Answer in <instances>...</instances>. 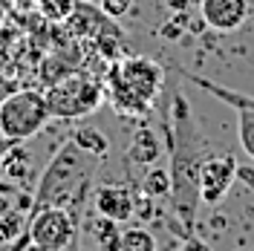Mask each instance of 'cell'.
Wrapping results in <instances>:
<instances>
[{"label": "cell", "mask_w": 254, "mask_h": 251, "mask_svg": "<svg viewBox=\"0 0 254 251\" xmlns=\"http://www.w3.org/2000/svg\"><path fill=\"white\" fill-rule=\"evenodd\" d=\"M168 150H171V205L190 237L199 208V168L205 162V136L193 119L188 98L176 90L171 95V110L165 122Z\"/></svg>", "instance_id": "cell-1"}, {"label": "cell", "mask_w": 254, "mask_h": 251, "mask_svg": "<svg viewBox=\"0 0 254 251\" xmlns=\"http://www.w3.org/2000/svg\"><path fill=\"white\" fill-rule=\"evenodd\" d=\"M98 165H101V156L84 150L78 141L69 136L52 153V159L47 162V168L41 173L35 196H32V205H35L32 211L47 208V205H61L81 222L87 208H90Z\"/></svg>", "instance_id": "cell-2"}, {"label": "cell", "mask_w": 254, "mask_h": 251, "mask_svg": "<svg viewBox=\"0 0 254 251\" xmlns=\"http://www.w3.org/2000/svg\"><path fill=\"white\" fill-rule=\"evenodd\" d=\"M162 84H165V69L144 55H133L110 66L104 93L122 116H144L162 93Z\"/></svg>", "instance_id": "cell-3"}, {"label": "cell", "mask_w": 254, "mask_h": 251, "mask_svg": "<svg viewBox=\"0 0 254 251\" xmlns=\"http://www.w3.org/2000/svg\"><path fill=\"white\" fill-rule=\"evenodd\" d=\"M49 119L52 113H49L47 95L38 90H20L0 104V136H6L15 144L35 139L47 127Z\"/></svg>", "instance_id": "cell-4"}, {"label": "cell", "mask_w": 254, "mask_h": 251, "mask_svg": "<svg viewBox=\"0 0 254 251\" xmlns=\"http://www.w3.org/2000/svg\"><path fill=\"white\" fill-rule=\"evenodd\" d=\"M104 84L87 75H64L47 90V104L55 119H84L101 107Z\"/></svg>", "instance_id": "cell-5"}, {"label": "cell", "mask_w": 254, "mask_h": 251, "mask_svg": "<svg viewBox=\"0 0 254 251\" xmlns=\"http://www.w3.org/2000/svg\"><path fill=\"white\" fill-rule=\"evenodd\" d=\"M78 228L81 222L61 205H47L32 211L26 237H29V249L41 251H64L78 246Z\"/></svg>", "instance_id": "cell-6"}, {"label": "cell", "mask_w": 254, "mask_h": 251, "mask_svg": "<svg viewBox=\"0 0 254 251\" xmlns=\"http://www.w3.org/2000/svg\"><path fill=\"white\" fill-rule=\"evenodd\" d=\"M193 84H199L202 90H208L211 95H217L220 101H225L228 107H234L237 113V133H240V144H243V150H246V156L254 162V98L243 93H234V90H225L220 84H214V81H205L199 78V75H188Z\"/></svg>", "instance_id": "cell-7"}, {"label": "cell", "mask_w": 254, "mask_h": 251, "mask_svg": "<svg viewBox=\"0 0 254 251\" xmlns=\"http://www.w3.org/2000/svg\"><path fill=\"white\" fill-rule=\"evenodd\" d=\"M237 162L231 156L205 159L199 168V205H220L234 185Z\"/></svg>", "instance_id": "cell-8"}, {"label": "cell", "mask_w": 254, "mask_h": 251, "mask_svg": "<svg viewBox=\"0 0 254 251\" xmlns=\"http://www.w3.org/2000/svg\"><path fill=\"white\" fill-rule=\"evenodd\" d=\"M90 208L101 217H110L116 222H130L136 214V193L127 185H95L90 196Z\"/></svg>", "instance_id": "cell-9"}, {"label": "cell", "mask_w": 254, "mask_h": 251, "mask_svg": "<svg viewBox=\"0 0 254 251\" xmlns=\"http://www.w3.org/2000/svg\"><path fill=\"white\" fill-rule=\"evenodd\" d=\"M202 23L217 32H234L249 17V0H199Z\"/></svg>", "instance_id": "cell-10"}, {"label": "cell", "mask_w": 254, "mask_h": 251, "mask_svg": "<svg viewBox=\"0 0 254 251\" xmlns=\"http://www.w3.org/2000/svg\"><path fill=\"white\" fill-rule=\"evenodd\" d=\"M122 222L110 220V217H101V214H84V220H81V228L78 234H84L93 240L95 249H104V251H119V237H122V228H119Z\"/></svg>", "instance_id": "cell-11"}, {"label": "cell", "mask_w": 254, "mask_h": 251, "mask_svg": "<svg viewBox=\"0 0 254 251\" xmlns=\"http://www.w3.org/2000/svg\"><path fill=\"white\" fill-rule=\"evenodd\" d=\"M159 156H162V141H159V136L150 130V127L142 125L139 130H136L133 141H130V153H127V159H130L133 165H153Z\"/></svg>", "instance_id": "cell-12"}, {"label": "cell", "mask_w": 254, "mask_h": 251, "mask_svg": "<svg viewBox=\"0 0 254 251\" xmlns=\"http://www.w3.org/2000/svg\"><path fill=\"white\" fill-rule=\"evenodd\" d=\"M153 249H156V237L150 234L144 225H127V228H122L119 251H153Z\"/></svg>", "instance_id": "cell-13"}, {"label": "cell", "mask_w": 254, "mask_h": 251, "mask_svg": "<svg viewBox=\"0 0 254 251\" xmlns=\"http://www.w3.org/2000/svg\"><path fill=\"white\" fill-rule=\"evenodd\" d=\"M26 225H29V220H26L20 211H15V208L6 211V214L0 217V246H9V249H12L15 240L26 231Z\"/></svg>", "instance_id": "cell-14"}, {"label": "cell", "mask_w": 254, "mask_h": 251, "mask_svg": "<svg viewBox=\"0 0 254 251\" xmlns=\"http://www.w3.org/2000/svg\"><path fill=\"white\" fill-rule=\"evenodd\" d=\"M142 193H147L150 199L171 196V171H165V168H150L142 179Z\"/></svg>", "instance_id": "cell-15"}, {"label": "cell", "mask_w": 254, "mask_h": 251, "mask_svg": "<svg viewBox=\"0 0 254 251\" xmlns=\"http://www.w3.org/2000/svg\"><path fill=\"white\" fill-rule=\"evenodd\" d=\"M72 139L78 141L84 150H90V153H95V156H107L110 153V141H107V136L101 133V130H93V127H78L75 133H72Z\"/></svg>", "instance_id": "cell-16"}, {"label": "cell", "mask_w": 254, "mask_h": 251, "mask_svg": "<svg viewBox=\"0 0 254 251\" xmlns=\"http://www.w3.org/2000/svg\"><path fill=\"white\" fill-rule=\"evenodd\" d=\"M78 0H38V12L44 15V20L49 23H64L66 17L72 15Z\"/></svg>", "instance_id": "cell-17"}, {"label": "cell", "mask_w": 254, "mask_h": 251, "mask_svg": "<svg viewBox=\"0 0 254 251\" xmlns=\"http://www.w3.org/2000/svg\"><path fill=\"white\" fill-rule=\"evenodd\" d=\"M101 3V12L113 20H119V17H125L130 9H133V0H98Z\"/></svg>", "instance_id": "cell-18"}, {"label": "cell", "mask_w": 254, "mask_h": 251, "mask_svg": "<svg viewBox=\"0 0 254 251\" xmlns=\"http://www.w3.org/2000/svg\"><path fill=\"white\" fill-rule=\"evenodd\" d=\"M190 3H193V0H165V6H168L171 12H188Z\"/></svg>", "instance_id": "cell-19"}, {"label": "cell", "mask_w": 254, "mask_h": 251, "mask_svg": "<svg viewBox=\"0 0 254 251\" xmlns=\"http://www.w3.org/2000/svg\"><path fill=\"white\" fill-rule=\"evenodd\" d=\"M6 211H12V202H9V199H6V196H0V217H3V214H6Z\"/></svg>", "instance_id": "cell-20"}]
</instances>
